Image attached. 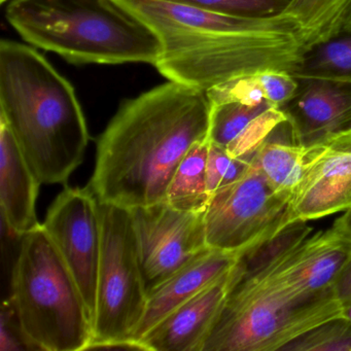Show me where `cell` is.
I'll return each mask as SVG.
<instances>
[{
    "mask_svg": "<svg viewBox=\"0 0 351 351\" xmlns=\"http://www.w3.org/2000/svg\"><path fill=\"white\" fill-rule=\"evenodd\" d=\"M281 351H351V319L335 316L306 330Z\"/></svg>",
    "mask_w": 351,
    "mask_h": 351,
    "instance_id": "obj_21",
    "label": "cell"
},
{
    "mask_svg": "<svg viewBox=\"0 0 351 351\" xmlns=\"http://www.w3.org/2000/svg\"><path fill=\"white\" fill-rule=\"evenodd\" d=\"M350 12L351 0H289L281 15L295 24L306 51L338 36Z\"/></svg>",
    "mask_w": 351,
    "mask_h": 351,
    "instance_id": "obj_18",
    "label": "cell"
},
{
    "mask_svg": "<svg viewBox=\"0 0 351 351\" xmlns=\"http://www.w3.org/2000/svg\"><path fill=\"white\" fill-rule=\"evenodd\" d=\"M130 211L147 295L210 250L204 213L178 210L165 201Z\"/></svg>",
    "mask_w": 351,
    "mask_h": 351,
    "instance_id": "obj_9",
    "label": "cell"
},
{
    "mask_svg": "<svg viewBox=\"0 0 351 351\" xmlns=\"http://www.w3.org/2000/svg\"><path fill=\"white\" fill-rule=\"evenodd\" d=\"M252 161L243 158L232 157L225 149L209 143L206 180L210 197L219 189L239 180L247 171Z\"/></svg>",
    "mask_w": 351,
    "mask_h": 351,
    "instance_id": "obj_23",
    "label": "cell"
},
{
    "mask_svg": "<svg viewBox=\"0 0 351 351\" xmlns=\"http://www.w3.org/2000/svg\"><path fill=\"white\" fill-rule=\"evenodd\" d=\"M210 110L205 92L170 81L123 102L98 138L88 186L127 209L163 202L184 156L208 139Z\"/></svg>",
    "mask_w": 351,
    "mask_h": 351,
    "instance_id": "obj_1",
    "label": "cell"
},
{
    "mask_svg": "<svg viewBox=\"0 0 351 351\" xmlns=\"http://www.w3.org/2000/svg\"><path fill=\"white\" fill-rule=\"evenodd\" d=\"M291 200L277 192L252 161L239 180L211 195L204 213L209 247L240 254L276 235L291 223Z\"/></svg>",
    "mask_w": 351,
    "mask_h": 351,
    "instance_id": "obj_8",
    "label": "cell"
},
{
    "mask_svg": "<svg viewBox=\"0 0 351 351\" xmlns=\"http://www.w3.org/2000/svg\"><path fill=\"white\" fill-rule=\"evenodd\" d=\"M238 256L210 248L153 289L147 295V308L135 332V342L139 343L149 330L178 306L231 271Z\"/></svg>",
    "mask_w": 351,
    "mask_h": 351,
    "instance_id": "obj_16",
    "label": "cell"
},
{
    "mask_svg": "<svg viewBox=\"0 0 351 351\" xmlns=\"http://www.w3.org/2000/svg\"><path fill=\"white\" fill-rule=\"evenodd\" d=\"M295 79V95L280 108L291 123L299 145L311 149L351 132L350 80Z\"/></svg>",
    "mask_w": 351,
    "mask_h": 351,
    "instance_id": "obj_12",
    "label": "cell"
},
{
    "mask_svg": "<svg viewBox=\"0 0 351 351\" xmlns=\"http://www.w3.org/2000/svg\"><path fill=\"white\" fill-rule=\"evenodd\" d=\"M102 246L93 342L89 349L145 350L134 336L145 315L147 291L130 209L99 202Z\"/></svg>",
    "mask_w": 351,
    "mask_h": 351,
    "instance_id": "obj_7",
    "label": "cell"
},
{
    "mask_svg": "<svg viewBox=\"0 0 351 351\" xmlns=\"http://www.w3.org/2000/svg\"><path fill=\"white\" fill-rule=\"evenodd\" d=\"M69 267L94 319L102 246L99 201L89 186H66L43 223Z\"/></svg>",
    "mask_w": 351,
    "mask_h": 351,
    "instance_id": "obj_10",
    "label": "cell"
},
{
    "mask_svg": "<svg viewBox=\"0 0 351 351\" xmlns=\"http://www.w3.org/2000/svg\"><path fill=\"white\" fill-rule=\"evenodd\" d=\"M310 152L298 143L287 119L265 139L252 161L277 192L291 197L305 171Z\"/></svg>",
    "mask_w": 351,
    "mask_h": 351,
    "instance_id": "obj_17",
    "label": "cell"
},
{
    "mask_svg": "<svg viewBox=\"0 0 351 351\" xmlns=\"http://www.w3.org/2000/svg\"><path fill=\"white\" fill-rule=\"evenodd\" d=\"M0 120L11 129L42 184H64L89 143L75 88L40 52L0 42Z\"/></svg>",
    "mask_w": 351,
    "mask_h": 351,
    "instance_id": "obj_4",
    "label": "cell"
},
{
    "mask_svg": "<svg viewBox=\"0 0 351 351\" xmlns=\"http://www.w3.org/2000/svg\"><path fill=\"white\" fill-rule=\"evenodd\" d=\"M5 1H8V0H0V3H5Z\"/></svg>",
    "mask_w": 351,
    "mask_h": 351,
    "instance_id": "obj_29",
    "label": "cell"
},
{
    "mask_svg": "<svg viewBox=\"0 0 351 351\" xmlns=\"http://www.w3.org/2000/svg\"><path fill=\"white\" fill-rule=\"evenodd\" d=\"M233 269V268H232ZM231 271L170 312L139 343L149 351H203L221 313Z\"/></svg>",
    "mask_w": 351,
    "mask_h": 351,
    "instance_id": "obj_13",
    "label": "cell"
},
{
    "mask_svg": "<svg viewBox=\"0 0 351 351\" xmlns=\"http://www.w3.org/2000/svg\"><path fill=\"white\" fill-rule=\"evenodd\" d=\"M204 11L245 18V19H268L281 15L289 0H167Z\"/></svg>",
    "mask_w": 351,
    "mask_h": 351,
    "instance_id": "obj_22",
    "label": "cell"
},
{
    "mask_svg": "<svg viewBox=\"0 0 351 351\" xmlns=\"http://www.w3.org/2000/svg\"><path fill=\"white\" fill-rule=\"evenodd\" d=\"M334 228L351 238V207L345 210L344 215L339 217L335 223Z\"/></svg>",
    "mask_w": 351,
    "mask_h": 351,
    "instance_id": "obj_27",
    "label": "cell"
},
{
    "mask_svg": "<svg viewBox=\"0 0 351 351\" xmlns=\"http://www.w3.org/2000/svg\"><path fill=\"white\" fill-rule=\"evenodd\" d=\"M0 328V350H32L22 332L12 298L3 302Z\"/></svg>",
    "mask_w": 351,
    "mask_h": 351,
    "instance_id": "obj_25",
    "label": "cell"
},
{
    "mask_svg": "<svg viewBox=\"0 0 351 351\" xmlns=\"http://www.w3.org/2000/svg\"><path fill=\"white\" fill-rule=\"evenodd\" d=\"M40 184L11 129L0 120L1 217L10 231L20 238L42 225L36 208Z\"/></svg>",
    "mask_w": 351,
    "mask_h": 351,
    "instance_id": "obj_14",
    "label": "cell"
},
{
    "mask_svg": "<svg viewBox=\"0 0 351 351\" xmlns=\"http://www.w3.org/2000/svg\"><path fill=\"white\" fill-rule=\"evenodd\" d=\"M332 291L341 315L351 319V254L337 274L332 283Z\"/></svg>",
    "mask_w": 351,
    "mask_h": 351,
    "instance_id": "obj_26",
    "label": "cell"
},
{
    "mask_svg": "<svg viewBox=\"0 0 351 351\" xmlns=\"http://www.w3.org/2000/svg\"><path fill=\"white\" fill-rule=\"evenodd\" d=\"M258 77L265 97L278 108H282L297 91V79L289 71L266 69L260 71Z\"/></svg>",
    "mask_w": 351,
    "mask_h": 351,
    "instance_id": "obj_24",
    "label": "cell"
},
{
    "mask_svg": "<svg viewBox=\"0 0 351 351\" xmlns=\"http://www.w3.org/2000/svg\"><path fill=\"white\" fill-rule=\"evenodd\" d=\"M155 34L161 54L154 66L168 81L206 93L266 69L293 73L304 46L285 16L231 17L167 0H114Z\"/></svg>",
    "mask_w": 351,
    "mask_h": 351,
    "instance_id": "obj_2",
    "label": "cell"
},
{
    "mask_svg": "<svg viewBox=\"0 0 351 351\" xmlns=\"http://www.w3.org/2000/svg\"><path fill=\"white\" fill-rule=\"evenodd\" d=\"M297 219L238 256L219 317L203 351H276L300 335L341 315L334 291H316L295 254L311 235Z\"/></svg>",
    "mask_w": 351,
    "mask_h": 351,
    "instance_id": "obj_3",
    "label": "cell"
},
{
    "mask_svg": "<svg viewBox=\"0 0 351 351\" xmlns=\"http://www.w3.org/2000/svg\"><path fill=\"white\" fill-rule=\"evenodd\" d=\"M291 75L351 81V30L304 51Z\"/></svg>",
    "mask_w": 351,
    "mask_h": 351,
    "instance_id": "obj_20",
    "label": "cell"
},
{
    "mask_svg": "<svg viewBox=\"0 0 351 351\" xmlns=\"http://www.w3.org/2000/svg\"><path fill=\"white\" fill-rule=\"evenodd\" d=\"M11 298L32 350L81 351L91 346V313L43 223L21 237Z\"/></svg>",
    "mask_w": 351,
    "mask_h": 351,
    "instance_id": "obj_6",
    "label": "cell"
},
{
    "mask_svg": "<svg viewBox=\"0 0 351 351\" xmlns=\"http://www.w3.org/2000/svg\"><path fill=\"white\" fill-rule=\"evenodd\" d=\"M346 30H351V12L349 14L348 18H347L346 23H345L344 29L342 32H346Z\"/></svg>",
    "mask_w": 351,
    "mask_h": 351,
    "instance_id": "obj_28",
    "label": "cell"
},
{
    "mask_svg": "<svg viewBox=\"0 0 351 351\" xmlns=\"http://www.w3.org/2000/svg\"><path fill=\"white\" fill-rule=\"evenodd\" d=\"M209 141L193 145L178 165L166 193L165 202L184 213H204L210 200L206 161Z\"/></svg>",
    "mask_w": 351,
    "mask_h": 351,
    "instance_id": "obj_19",
    "label": "cell"
},
{
    "mask_svg": "<svg viewBox=\"0 0 351 351\" xmlns=\"http://www.w3.org/2000/svg\"><path fill=\"white\" fill-rule=\"evenodd\" d=\"M210 106L209 143L232 157L250 161L268 135L287 120L281 108L267 99L256 104L231 101Z\"/></svg>",
    "mask_w": 351,
    "mask_h": 351,
    "instance_id": "obj_15",
    "label": "cell"
},
{
    "mask_svg": "<svg viewBox=\"0 0 351 351\" xmlns=\"http://www.w3.org/2000/svg\"><path fill=\"white\" fill-rule=\"evenodd\" d=\"M351 207V132L311 147L289 203L291 221L320 219Z\"/></svg>",
    "mask_w": 351,
    "mask_h": 351,
    "instance_id": "obj_11",
    "label": "cell"
},
{
    "mask_svg": "<svg viewBox=\"0 0 351 351\" xmlns=\"http://www.w3.org/2000/svg\"><path fill=\"white\" fill-rule=\"evenodd\" d=\"M5 17L25 42L71 64L155 65L161 45L114 0H12Z\"/></svg>",
    "mask_w": 351,
    "mask_h": 351,
    "instance_id": "obj_5",
    "label": "cell"
}]
</instances>
